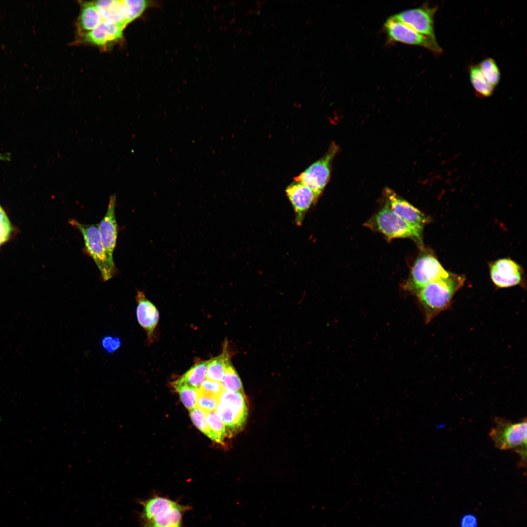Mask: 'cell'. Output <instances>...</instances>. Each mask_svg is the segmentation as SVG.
I'll return each mask as SVG.
<instances>
[{"label": "cell", "mask_w": 527, "mask_h": 527, "mask_svg": "<svg viewBox=\"0 0 527 527\" xmlns=\"http://www.w3.org/2000/svg\"><path fill=\"white\" fill-rule=\"evenodd\" d=\"M465 277L448 272L427 284L416 295L422 307L426 323L447 309L455 293L463 285Z\"/></svg>", "instance_id": "6da1fadb"}, {"label": "cell", "mask_w": 527, "mask_h": 527, "mask_svg": "<svg viewBox=\"0 0 527 527\" xmlns=\"http://www.w3.org/2000/svg\"><path fill=\"white\" fill-rule=\"evenodd\" d=\"M141 527H183V516L192 508L167 497L154 495L140 501Z\"/></svg>", "instance_id": "7a4b0ae2"}, {"label": "cell", "mask_w": 527, "mask_h": 527, "mask_svg": "<svg viewBox=\"0 0 527 527\" xmlns=\"http://www.w3.org/2000/svg\"><path fill=\"white\" fill-rule=\"evenodd\" d=\"M494 426L489 435L496 448L503 450H513L518 454L522 464L527 460V419L512 422L503 418L494 419Z\"/></svg>", "instance_id": "3957f363"}, {"label": "cell", "mask_w": 527, "mask_h": 527, "mask_svg": "<svg viewBox=\"0 0 527 527\" xmlns=\"http://www.w3.org/2000/svg\"><path fill=\"white\" fill-rule=\"evenodd\" d=\"M370 228L377 230L389 240L410 238L419 244L422 243V232L408 223L389 208L387 203L367 223Z\"/></svg>", "instance_id": "277c9868"}, {"label": "cell", "mask_w": 527, "mask_h": 527, "mask_svg": "<svg viewBox=\"0 0 527 527\" xmlns=\"http://www.w3.org/2000/svg\"><path fill=\"white\" fill-rule=\"evenodd\" d=\"M68 223L82 234L85 251L98 267L102 280L107 281L113 278L117 269L115 264H112L108 258L98 224H83L73 219H69Z\"/></svg>", "instance_id": "5b68a950"}, {"label": "cell", "mask_w": 527, "mask_h": 527, "mask_svg": "<svg viewBox=\"0 0 527 527\" xmlns=\"http://www.w3.org/2000/svg\"><path fill=\"white\" fill-rule=\"evenodd\" d=\"M216 412L229 431L241 429L247 416L243 393L223 389L219 397Z\"/></svg>", "instance_id": "8992f818"}, {"label": "cell", "mask_w": 527, "mask_h": 527, "mask_svg": "<svg viewBox=\"0 0 527 527\" xmlns=\"http://www.w3.org/2000/svg\"><path fill=\"white\" fill-rule=\"evenodd\" d=\"M448 273L433 255L423 253L415 261L404 288L416 293L427 284Z\"/></svg>", "instance_id": "52a82bcc"}, {"label": "cell", "mask_w": 527, "mask_h": 527, "mask_svg": "<svg viewBox=\"0 0 527 527\" xmlns=\"http://www.w3.org/2000/svg\"><path fill=\"white\" fill-rule=\"evenodd\" d=\"M338 149V145L332 143L325 154L295 178V181L310 188L319 198L330 179L332 162Z\"/></svg>", "instance_id": "ba28073f"}, {"label": "cell", "mask_w": 527, "mask_h": 527, "mask_svg": "<svg viewBox=\"0 0 527 527\" xmlns=\"http://www.w3.org/2000/svg\"><path fill=\"white\" fill-rule=\"evenodd\" d=\"M384 28L390 41L423 46L436 54L442 52L437 42L420 34L393 16L386 20Z\"/></svg>", "instance_id": "9c48e42d"}, {"label": "cell", "mask_w": 527, "mask_h": 527, "mask_svg": "<svg viewBox=\"0 0 527 527\" xmlns=\"http://www.w3.org/2000/svg\"><path fill=\"white\" fill-rule=\"evenodd\" d=\"M436 7L424 5L403 11L393 16L418 33L437 42L434 28V17Z\"/></svg>", "instance_id": "30bf717a"}, {"label": "cell", "mask_w": 527, "mask_h": 527, "mask_svg": "<svg viewBox=\"0 0 527 527\" xmlns=\"http://www.w3.org/2000/svg\"><path fill=\"white\" fill-rule=\"evenodd\" d=\"M125 27L106 20H103L97 27L79 37L78 43L97 47L105 50L123 39Z\"/></svg>", "instance_id": "8fae6325"}, {"label": "cell", "mask_w": 527, "mask_h": 527, "mask_svg": "<svg viewBox=\"0 0 527 527\" xmlns=\"http://www.w3.org/2000/svg\"><path fill=\"white\" fill-rule=\"evenodd\" d=\"M385 191L386 203L391 210L412 226L423 231L425 225L429 222V218L393 190L386 188Z\"/></svg>", "instance_id": "7c38bea8"}, {"label": "cell", "mask_w": 527, "mask_h": 527, "mask_svg": "<svg viewBox=\"0 0 527 527\" xmlns=\"http://www.w3.org/2000/svg\"><path fill=\"white\" fill-rule=\"evenodd\" d=\"M285 192L294 210L296 224L301 225L305 214L319 197L310 188L297 181L289 185Z\"/></svg>", "instance_id": "4fadbf2b"}, {"label": "cell", "mask_w": 527, "mask_h": 527, "mask_svg": "<svg viewBox=\"0 0 527 527\" xmlns=\"http://www.w3.org/2000/svg\"><path fill=\"white\" fill-rule=\"evenodd\" d=\"M116 195L110 196L106 212L98 224L103 247L110 262L114 264L113 253L118 237V224L115 215Z\"/></svg>", "instance_id": "5bb4252c"}, {"label": "cell", "mask_w": 527, "mask_h": 527, "mask_svg": "<svg viewBox=\"0 0 527 527\" xmlns=\"http://www.w3.org/2000/svg\"><path fill=\"white\" fill-rule=\"evenodd\" d=\"M490 274L496 286L508 287L520 283L522 269L517 263L510 259H501L490 265Z\"/></svg>", "instance_id": "9a60e30c"}, {"label": "cell", "mask_w": 527, "mask_h": 527, "mask_svg": "<svg viewBox=\"0 0 527 527\" xmlns=\"http://www.w3.org/2000/svg\"><path fill=\"white\" fill-rule=\"evenodd\" d=\"M136 315L139 324L145 330L151 341L158 324L159 314L155 305L148 300L142 291H137Z\"/></svg>", "instance_id": "2e32d148"}, {"label": "cell", "mask_w": 527, "mask_h": 527, "mask_svg": "<svg viewBox=\"0 0 527 527\" xmlns=\"http://www.w3.org/2000/svg\"><path fill=\"white\" fill-rule=\"evenodd\" d=\"M80 12L76 26L79 37L97 27L102 21L94 1H79Z\"/></svg>", "instance_id": "e0dca14e"}, {"label": "cell", "mask_w": 527, "mask_h": 527, "mask_svg": "<svg viewBox=\"0 0 527 527\" xmlns=\"http://www.w3.org/2000/svg\"><path fill=\"white\" fill-rule=\"evenodd\" d=\"M94 2L103 20L111 21L125 27L128 25L122 0H100Z\"/></svg>", "instance_id": "ac0fdd59"}, {"label": "cell", "mask_w": 527, "mask_h": 527, "mask_svg": "<svg viewBox=\"0 0 527 527\" xmlns=\"http://www.w3.org/2000/svg\"><path fill=\"white\" fill-rule=\"evenodd\" d=\"M208 361L200 362L191 367L173 385H182L199 389L206 378Z\"/></svg>", "instance_id": "d6986e66"}, {"label": "cell", "mask_w": 527, "mask_h": 527, "mask_svg": "<svg viewBox=\"0 0 527 527\" xmlns=\"http://www.w3.org/2000/svg\"><path fill=\"white\" fill-rule=\"evenodd\" d=\"M224 347L221 354L208 361L207 379L220 382L227 367L231 365L227 346Z\"/></svg>", "instance_id": "ffe728a7"}, {"label": "cell", "mask_w": 527, "mask_h": 527, "mask_svg": "<svg viewBox=\"0 0 527 527\" xmlns=\"http://www.w3.org/2000/svg\"><path fill=\"white\" fill-rule=\"evenodd\" d=\"M127 25L140 18L149 8L160 5L156 1L147 0H122Z\"/></svg>", "instance_id": "44dd1931"}, {"label": "cell", "mask_w": 527, "mask_h": 527, "mask_svg": "<svg viewBox=\"0 0 527 527\" xmlns=\"http://www.w3.org/2000/svg\"><path fill=\"white\" fill-rule=\"evenodd\" d=\"M469 76L471 82L478 97L486 98L492 95L494 87L486 81L479 65H472L470 67Z\"/></svg>", "instance_id": "7402d4cb"}, {"label": "cell", "mask_w": 527, "mask_h": 527, "mask_svg": "<svg viewBox=\"0 0 527 527\" xmlns=\"http://www.w3.org/2000/svg\"><path fill=\"white\" fill-rule=\"evenodd\" d=\"M208 427L214 437V441L222 443L225 434V426L216 411L205 413Z\"/></svg>", "instance_id": "603a6c76"}, {"label": "cell", "mask_w": 527, "mask_h": 527, "mask_svg": "<svg viewBox=\"0 0 527 527\" xmlns=\"http://www.w3.org/2000/svg\"><path fill=\"white\" fill-rule=\"evenodd\" d=\"M220 383L224 390L243 393V386L241 379L231 364L226 369Z\"/></svg>", "instance_id": "cb8c5ba5"}, {"label": "cell", "mask_w": 527, "mask_h": 527, "mask_svg": "<svg viewBox=\"0 0 527 527\" xmlns=\"http://www.w3.org/2000/svg\"><path fill=\"white\" fill-rule=\"evenodd\" d=\"M479 66L488 82L494 87L496 86L500 80V73L495 61L491 58H486Z\"/></svg>", "instance_id": "d4e9b609"}, {"label": "cell", "mask_w": 527, "mask_h": 527, "mask_svg": "<svg viewBox=\"0 0 527 527\" xmlns=\"http://www.w3.org/2000/svg\"><path fill=\"white\" fill-rule=\"evenodd\" d=\"M178 392L181 400L184 406L189 410L196 407L198 397V389L186 385H173Z\"/></svg>", "instance_id": "484cf974"}, {"label": "cell", "mask_w": 527, "mask_h": 527, "mask_svg": "<svg viewBox=\"0 0 527 527\" xmlns=\"http://www.w3.org/2000/svg\"><path fill=\"white\" fill-rule=\"evenodd\" d=\"M189 414L193 423L196 427L208 437L214 441L213 435L206 423L205 413L198 407H196L190 410Z\"/></svg>", "instance_id": "4316f807"}, {"label": "cell", "mask_w": 527, "mask_h": 527, "mask_svg": "<svg viewBox=\"0 0 527 527\" xmlns=\"http://www.w3.org/2000/svg\"><path fill=\"white\" fill-rule=\"evenodd\" d=\"M219 402V398L206 394L198 390L197 407L205 413L214 411Z\"/></svg>", "instance_id": "83f0119b"}, {"label": "cell", "mask_w": 527, "mask_h": 527, "mask_svg": "<svg viewBox=\"0 0 527 527\" xmlns=\"http://www.w3.org/2000/svg\"><path fill=\"white\" fill-rule=\"evenodd\" d=\"M14 231V227L7 214L0 212V246L11 238Z\"/></svg>", "instance_id": "f1b7e54d"}, {"label": "cell", "mask_w": 527, "mask_h": 527, "mask_svg": "<svg viewBox=\"0 0 527 527\" xmlns=\"http://www.w3.org/2000/svg\"><path fill=\"white\" fill-rule=\"evenodd\" d=\"M198 390L204 393L219 398L223 389L220 382L205 379Z\"/></svg>", "instance_id": "f546056e"}, {"label": "cell", "mask_w": 527, "mask_h": 527, "mask_svg": "<svg viewBox=\"0 0 527 527\" xmlns=\"http://www.w3.org/2000/svg\"><path fill=\"white\" fill-rule=\"evenodd\" d=\"M101 345L103 348L108 352L112 353L117 350L121 345V342L118 337H112L110 336L104 337L101 341Z\"/></svg>", "instance_id": "4dcf8cb0"}, {"label": "cell", "mask_w": 527, "mask_h": 527, "mask_svg": "<svg viewBox=\"0 0 527 527\" xmlns=\"http://www.w3.org/2000/svg\"><path fill=\"white\" fill-rule=\"evenodd\" d=\"M476 519L471 515L465 516L461 521L462 527H476Z\"/></svg>", "instance_id": "1f68e13d"}]
</instances>
